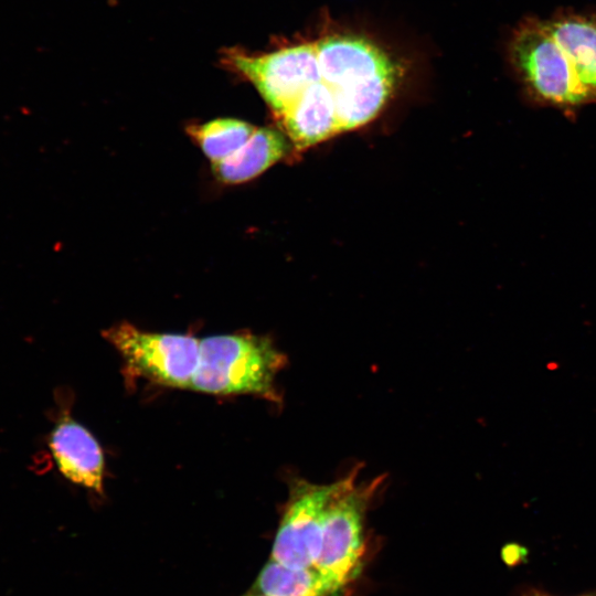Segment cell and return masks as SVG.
<instances>
[{
  "mask_svg": "<svg viewBox=\"0 0 596 596\" xmlns=\"http://www.w3.org/2000/svg\"><path fill=\"white\" fill-rule=\"evenodd\" d=\"M315 42L321 76L334 97L340 134L373 120L396 87V63L360 36L333 34Z\"/></svg>",
  "mask_w": 596,
  "mask_h": 596,
  "instance_id": "6da1fadb",
  "label": "cell"
},
{
  "mask_svg": "<svg viewBox=\"0 0 596 596\" xmlns=\"http://www.w3.org/2000/svg\"><path fill=\"white\" fill-rule=\"evenodd\" d=\"M286 363V355L266 337L240 333L204 338L190 389L216 395L255 394L277 401L275 380Z\"/></svg>",
  "mask_w": 596,
  "mask_h": 596,
  "instance_id": "7a4b0ae2",
  "label": "cell"
},
{
  "mask_svg": "<svg viewBox=\"0 0 596 596\" xmlns=\"http://www.w3.org/2000/svg\"><path fill=\"white\" fill-rule=\"evenodd\" d=\"M508 54L526 95L534 102L566 110L592 103L546 20L524 19L512 33Z\"/></svg>",
  "mask_w": 596,
  "mask_h": 596,
  "instance_id": "3957f363",
  "label": "cell"
},
{
  "mask_svg": "<svg viewBox=\"0 0 596 596\" xmlns=\"http://www.w3.org/2000/svg\"><path fill=\"white\" fill-rule=\"evenodd\" d=\"M103 337L136 376L169 387L190 389L200 356L198 338L143 331L129 322L104 330Z\"/></svg>",
  "mask_w": 596,
  "mask_h": 596,
  "instance_id": "277c9868",
  "label": "cell"
},
{
  "mask_svg": "<svg viewBox=\"0 0 596 596\" xmlns=\"http://www.w3.org/2000/svg\"><path fill=\"white\" fill-rule=\"evenodd\" d=\"M222 61L254 85L276 118L321 77L315 41L263 54L231 49Z\"/></svg>",
  "mask_w": 596,
  "mask_h": 596,
  "instance_id": "5b68a950",
  "label": "cell"
},
{
  "mask_svg": "<svg viewBox=\"0 0 596 596\" xmlns=\"http://www.w3.org/2000/svg\"><path fill=\"white\" fill-rule=\"evenodd\" d=\"M359 467L328 485L295 479L274 541L272 560L291 567L315 566L322 525L331 500L356 479Z\"/></svg>",
  "mask_w": 596,
  "mask_h": 596,
  "instance_id": "8992f818",
  "label": "cell"
},
{
  "mask_svg": "<svg viewBox=\"0 0 596 596\" xmlns=\"http://www.w3.org/2000/svg\"><path fill=\"white\" fill-rule=\"evenodd\" d=\"M385 477L351 483L329 503L315 566L340 586L349 582L364 552V515Z\"/></svg>",
  "mask_w": 596,
  "mask_h": 596,
  "instance_id": "52a82bcc",
  "label": "cell"
},
{
  "mask_svg": "<svg viewBox=\"0 0 596 596\" xmlns=\"http://www.w3.org/2000/svg\"><path fill=\"white\" fill-rule=\"evenodd\" d=\"M49 447L58 471L71 482L103 492L104 456L95 437L70 416L51 430Z\"/></svg>",
  "mask_w": 596,
  "mask_h": 596,
  "instance_id": "ba28073f",
  "label": "cell"
},
{
  "mask_svg": "<svg viewBox=\"0 0 596 596\" xmlns=\"http://www.w3.org/2000/svg\"><path fill=\"white\" fill-rule=\"evenodd\" d=\"M546 22L576 81L590 102L596 103V18L564 11Z\"/></svg>",
  "mask_w": 596,
  "mask_h": 596,
  "instance_id": "9c48e42d",
  "label": "cell"
},
{
  "mask_svg": "<svg viewBox=\"0 0 596 596\" xmlns=\"http://www.w3.org/2000/svg\"><path fill=\"white\" fill-rule=\"evenodd\" d=\"M291 142L281 131L260 127L230 157L212 162L214 177L226 184L246 182L286 157Z\"/></svg>",
  "mask_w": 596,
  "mask_h": 596,
  "instance_id": "30bf717a",
  "label": "cell"
},
{
  "mask_svg": "<svg viewBox=\"0 0 596 596\" xmlns=\"http://www.w3.org/2000/svg\"><path fill=\"white\" fill-rule=\"evenodd\" d=\"M255 586L266 596H329L342 587L316 566L291 567L274 560L263 567Z\"/></svg>",
  "mask_w": 596,
  "mask_h": 596,
  "instance_id": "8fae6325",
  "label": "cell"
},
{
  "mask_svg": "<svg viewBox=\"0 0 596 596\" xmlns=\"http://www.w3.org/2000/svg\"><path fill=\"white\" fill-rule=\"evenodd\" d=\"M255 129V126L240 119L219 118L192 125L187 131L212 162H219L240 149Z\"/></svg>",
  "mask_w": 596,
  "mask_h": 596,
  "instance_id": "7c38bea8",
  "label": "cell"
},
{
  "mask_svg": "<svg viewBox=\"0 0 596 596\" xmlns=\"http://www.w3.org/2000/svg\"><path fill=\"white\" fill-rule=\"evenodd\" d=\"M522 596H554L536 587H525L522 592ZM576 596H596V592L589 594H582Z\"/></svg>",
  "mask_w": 596,
  "mask_h": 596,
  "instance_id": "4fadbf2b",
  "label": "cell"
},
{
  "mask_svg": "<svg viewBox=\"0 0 596 596\" xmlns=\"http://www.w3.org/2000/svg\"><path fill=\"white\" fill-rule=\"evenodd\" d=\"M249 596H266V595L257 594V595H249Z\"/></svg>",
  "mask_w": 596,
  "mask_h": 596,
  "instance_id": "5bb4252c",
  "label": "cell"
}]
</instances>
